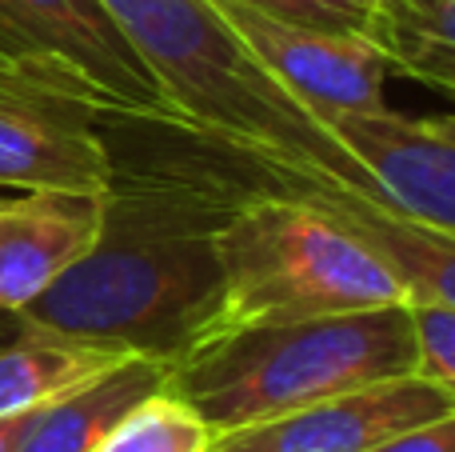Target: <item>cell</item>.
I'll return each mask as SVG.
<instances>
[{
  "instance_id": "cell-1",
  "label": "cell",
  "mask_w": 455,
  "mask_h": 452,
  "mask_svg": "<svg viewBox=\"0 0 455 452\" xmlns=\"http://www.w3.org/2000/svg\"><path fill=\"white\" fill-rule=\"evenodd\" d=\"M243 197L248 184L220 160L112 165L92 248L12 317L72 341L184 357L220 309L216 237Z\"/></svg>"
},
{
  "instance_id": "cell-2",
  "label": "cell",
  "mask_w": 455,
  "mask_h": 452,
  "mask_svg": "<svg viewBox=\"0 0 455 452\" xmlns=\"http://www.w3.org/2000/svg\"><path fill=\"white\" fill-rule=\"evenodd\" d=\"M160 80L180 125L275 157L280 165L379 197L371 173L307 117L228 28L212 0H100ZM392 205V200H387ZM395 208V205H392Z\"/></svg>"
},
{
  "instance_id": "cell-3",
  "label": "cell",
  "mask_w": 455,
  "mask_h": 452,
  "mask_svg": "<svg viewBox=\"0 0 455 452\" xmlns=\"http://www.w3.org/2000/svg\"><path fill=\"white\" fill-rule=\"evenodd\" d=\"M408 373H416V336L403 301L208 336L172 360L168 389L220 437Z\"/></svg>"
},
{
  "instance_id": "cell-4",
  "label": "cell",
  "mask_w": 455,
  "mask_h": 452,
  "mask_svg": "<svg viewBox=\"0 0 455 452\" xmlns=\"http://www.w3.org/2000/svg\"><path fill=\"white\" fill-rule=\"evenodd\" d=\"M220 309L200 341L408 301V285L323 208L248 189L216 237ZM196 341V344H200Z\"/></svg>"
},
{
  "instance_id": "cell-5",
  "label": "cell",
  "mask_w": 455,
  "mask_h": 452,
  "mask_svg": "<svg viewBox=\"0 0 455 452\" xmlns=\"http://www.w3.org/2000/svg\"><path fill=\"white\" fill-rule=\"evenodd\" d=\"M204 141L212 144L216 160H220L228 173H235L240 184L299 197L307 205L323 208L347 232H355L408 285L411 296H435V301L455 304V237L451 232L432 229V224L392 208L387 200L355 192L339 181L288 168L275 157L248 149V144H232V141H220V136H204Z\"/></svg>"
},
{
  "instance_id": "cell-6",
  "label": "cell",
  "mask_w": 455,
  "mask_h": 452,
  "mask_svg": "<svg viewBox=\"0 0 455 452\" xmlns=\"http://www.w3.org/2000/svg\"><path fill=\"white\" fill-rule=\"evenodd\" d=\"M212 4L228 20V28L243 40V48L264 64L267 77L323 128L344 112L387 109L384 85L395 64L384 44L368 36H339V32L283 24L240 0H212Z\"/></svg>"
},
{
  "instance_id": "cell-7",
  "label": "cell",
  "mask_w": 455,
  "mask_h": 452,
  "mask_svg": "<svg viewBox=\"0 0 455 452\" xmlns=\"http://www.w3.org/2000/svg\"><path fill=\"white\" fill-rule=\"evenodd\" d=\"M36 52L76 88L96 117L172 120L160 80L100 0H0Z\"/></svg>"
},
{
  "instance_id": "cell-8",
  "label": "cell",
  "mask_w": 455,
  "mask_h": 452,
  "mask_svg": "<svg viewBox=\"0 0 455 452\" xmlns=\"http://www.w3.org/2000/svg\"><path fill=\"white\" fill-rule=\"evenodd\" d=\"M455 413L451 397L419 373L363 384L304 408L220 432L208 452H363L403 429Z\"/></svg>"
},
{
  "instance_id": "cell-9",
  "label": "cell",
  "mask_w": 455,
  "mask_h": 452,
  "mask_svg": "<svg viewBox=\"0 0 455 452\" xmlns=\"http://www.w3.org/2000/svg\"><path fill=\"white\" fill-rule=\"evenodd\" d=\"M112 165L88 104L28 80H0V184L20 192H104Z\"/></svg>"
},
{
  "instance_id": "cell-10",
  "label": "cell",
  "mask_w": 455,
  "mask_h": 452,
  "mask_svg": "<svg viewBox=\"0 0 455 452\" xmlns=\"http://www.w3.org/2000/svg\"><path fill=\"white\" fill-rule=\"evenodd\" d=\"M328 128L400 213L455 237V136L435 117L411 120L392 109L344 112Z\"/></svg>"
},
{
  "instance_id": "cell-11",
  "label": "cell",
  "mask_w": 455,
  "mask_h": 452,
  "mask_svg": "<svg viewBox=\"0 0 455 452\" xmlns=\"http://www.w3.org/2000/svg\"><path fill=\"white\" fill-rule=\"evenodd\" d=\"M104 192L0 197V312H20L92 248Z\"/></svg>"
},
{
  "instance_id": "cell-12",
  "label": "cell",
  "mask_w": 455,
  "mask_h": 452,
  "mask_svg": "<svg viewBox=\"0 0 455 452\" xmlns=\"http://www.w3.org/2000/svg\"><path fill=\"white\" fill-rule=\"evenodd\" d=\"M168 376H172V360L124 352L88 381L32 408V421L16 452H96L140 400L168 389Z\"/></svg>"
},
{
  "instance_id": "cell-13",
  "label": "cell",
  "mask_w": 455,
  "mask_h": 452,
  "mask_svg": "<svg viewBox=\"0 0 455 452\" xmlns=\"http://www.w3.org/2000/svg\"><path fill=\"white\" fill-rule=\"evenodd\" d=\"M116 357H124V349L72 341V336L48 333V328L24 325L12 317V333L0 336V416L32 413L44 400L100 373Z\"/></svg>"
},
{
  "instance_id": "cell-14",
  "label": "cell",
  "mask_w": 455,
  "mask_h": 452,
  "mask_svg": "<svg viewBox=\"0 0 455 452\" xmlns=\"http://www.w3.org/2000/svg\"><path fill=\"white\" fill-rule=\"evenodd\" d=\"M216 432L172 389L152 392L132 408L96 452H208Z\"/></svg>"
},
{
  "instance_id": "cell-15",
  "label": "cell",
  "mask_w": 455,
  "mask_h": 452,
  "mask_svg": "<svg viewBox=\"0 0 455 452\" xmlns=\"http://www.w3.org/2000/svg\"><path fill=\"white\" fill-rule=\"evenodd\" d=\"M387 52H392L395 72L455 96V0H443L424 16L392 4Z\"/></svg>"
},
{
  "instance_id": "cell-16",
  "label": "cell",
  "mask_w": 455,
  "mask_h": 452,
  "mask_svg": "<svg viewBox=\"0 0 455 452\" xmlns=\"http://www.w3.org/2000/svg\"><path fill=\"white\" fill-rule=\"evenodd\" d=\"M240 4L259 8L283 24L339 32V36H368L387 48L392 0H240Z\"/></svg>"
},
{
  "instance_id": "cell-17",
  "label": "cell",
  "mask_w": 455,
  "mask_h": 452,
  "mask_svg": "<svg viewBox=\"0 0 455 452\" xmlns=\"http://www.w3.org/2000/svg\"><path fill=\"white\" fill-rule=\"evenodd\" d=\"M411 336H416V373L443 389L455 405V304L435 296H408Z\"/></svg>"
},
{
  "instance_id": "cell-18",
  "label": "cell",
  "mask_w": 455,
  "mask_h": 452,
  "mask_svg": "<svg viewBox=\"0 0 455 452\" xmlns=\"http://www.w3.org/2000/svg\"><path fill=\"white\" fill-rule=\"evenodd\" d=\"M363 452H455V413L440 416V421L416 424V429H403Z\"/></svg>"
},
{
  "instance_id": "cell-19",
  "label": "cell",
  "mask_w": 455,
  "mask_h": 452,
  "mask_svg": "<svg viewBox=\"0 0 455 452\" xmlns=\"http://www.w3.org/2000/svg\"><path fill=\"white\" fill-rule=\"evenodd\" d=\"M32 413H16V416H0V452H16L20 448V437L28 429Z\"/></svg>"
},
{
  "instance_id": "cell-20",
  "label": "cell",
  "mask_w": 455,
  "mask_h": 452,
  "mask_svg": "<svg viewBox=\"0 0 455 452\" xmlns=\"http://www.w3.org/2000/svg\"><path fill=\"white\" fill-rule=\"evenodd\" d=\"M395 8H403V12H416V16H424V12H432V8H440L443 0H392Z\"/></svg>"
},
{
  "instance_id": "cell-21",
  "label": "cell",
  "mask_w": 455,
  "mask_h": 452,
  "mask_svg": "<svg viewBox=\"0 0 455 452\" xmlns=\"http://www.w3.org/2000/svg\"><path fill=\"white\" fill-rule=\"evenodd\" d=\"M435 125H440L443 133H451V136H455V117H435Z\"/></svg>"
}]
</instances>
